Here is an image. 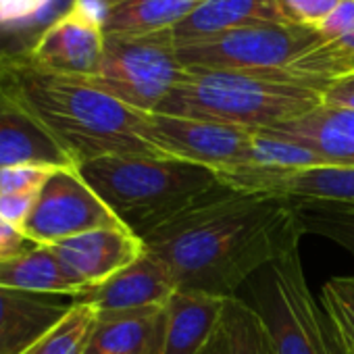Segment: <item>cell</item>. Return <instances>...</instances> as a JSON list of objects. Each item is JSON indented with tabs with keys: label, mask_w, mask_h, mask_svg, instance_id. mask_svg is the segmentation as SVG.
<instances>
[{
	"label": "cell",
	"mask_w": 354,
	"mask_h": 354,
	"mask_svg": "<svg viewBox=\"0 0 354 354\" xmlns=\"http://www.w3.org/2000/svg\"><path fill=\"white\" fill-rule=\"evenodd\" d=\"M96 3H100V5L104 7V5H109V3H113V0H96Z\"/></svg>",
	"instance_id": "36"
},
{
	"label": "cell",
	"mask_w": 354,
	"mask_h": 354,
	"mask_svg": "<svg viewBox=\"0 0 354 354\" xmlns=\"http://www.w3.org/2000/svg\"><path fill=\"white\" fill-rule=\"evenodd\" d=\"M3 65H5V61H3V59H0V69H3Z\"/></svg>",
	"instance_id": "37"
},
{
	"label": "cell",
	"mask_w": 354,
	"mask_h": 354,
	"mask_svg": "<svg viewBox=\"0 0 354 354\" xmlns=\"http://www.w3.org/2000/svg\"><path fill=\"white\" fill-rule=\"evenodd\" d=\"M267 24H288L277 0H207L171 34L175 46H186L232 30Z\"/></svg>",
	"instance_id": "19"
},
{
	"label": "cell",
	"mask_w": 354,
	"mask_h": 354,
	"mask_svg": "<svg viewBox=\"0 0 354 354\" xmlns=\"http://www.w3.org/2000/svg\"><path fill=\"white\" fill-rule=\"evenodd\" d=\"M321 42L317 30L267 24L177 46V57L186 69L201 71H281Z\"/></svg>",
	"instance_id": "7"
},
{
	"label": "cell",
	"mask_w": 354,
	"mask_h": 354,
	"mask_svg": "<svg viewBox=\"0 0 354 354\" xmlns=\"http://www.w3.org/2000/svg\"><path fill=\"white\" fill-rule=\"evenodd\" d=\"M102 13L96 0H77L38 38L26 61L48 73L90 80L104 53Z\"/></svg>",
	"instance_id": "11"
},
{
	"label": "cell",
	"mask_w": 354,
	"mask_h": 354,
	"mask_svg": "<svg viewBox=\"0 0 354 354\" xmlns=\"http://www.w3.org/2000/svg\"><path fill=\"white\" fill-rule=\"evenodd\" d=\"M323 102L344 109H354V75L335 80L323 90Z\"/></svg>",
	"instance_id": "34"
},
{
	"label": "cell",
	"mask_w": 354,
	"mask_h": 354,
	"mask_svg": "<svg viewBox=\"0 0 354 354\" xmlns=\"http://www.w3.org/2000/svg\"><path fill=\"white\" fill-rule=\"evenodd\" d=\"M217 175L232 190L281 196L298 207L354 213V167L327 165L290 173L246 167Z\"/></svg>",
	"instance_id": "10"
},
{
	"label": "cell",
	"mask_w": 354,
	"mask_h": 354,
	"mask_svg": "<svg viewBox=\"0 0 354 354\" xmlns=\"http://www.w3.org/2000/svg\"><path fill=\"white\" fill-rule=\"evenodd\" d=\"M221 327L227 354H277L275 342L259 310L238 296L227 298Z\"/></svg>",
	"instance_id": "24"
},
{
	"label": "cell",
	"mask_w": 354,
	"mask_h": 354,
	"mask_svg": "<svg viewBox=\"0 0 354 354\" xmlns=\"http://www.w3.org/2000/svg\"><path fill=\"white\" fill-rule=\"evenodd\" d=\"M171 30L142 36H106L98 71L86 80L119 102L156 113L186 77Z\"/></svg>",
	"instance_id": "6"
},
{
	"label": "cell",
	"mask_w": 354,
	"mask_h": 354,
	"mask_svg": "<svg viewBox=\"0 0 354 354\" xmlns=\"http://www.w3.org/2000/svg\"><path fill=\"white\" fill-rule=\"evenodd\" d=\"M288 71L321 86L323 90L335 80L354 75V30L339 38L317 44L298 57Z\"/></svg>",
	"instance_id": "23"
},
{
	"label": "cell",
	"mask_w": 354,
	"mask_h": 354,
	"mask_svg": "<svg viewBox=\"0 0 354 354\" xmlns=\"http://www.w3.org/2000/svg\"><path fill=\"white\" fill-rule=\"evenodd\" d=\"M77 0H0V59L26 61L38 38Z\"/></svg>",
	"instance_id": "20"
},
{
	"label": "cell",
	"mask_w": 354,
	"mask_h": 354,
	"mask_svg": "<svg viewBox=\"0 0 354 354\" xmlns=\"http://www.w3.org/2000/svg\"><path fill=\"white\" fill-rule=\"evenodd\" d=\"M48 248L65 273L86 292L133 263L144 252V242L127 227L115 225L65 238Z\"/></svg>",
	"instance_id": "12"
},
{
	"label": "cell",
	"mask_w": 354,
	"mask_h": 354,
	"mask_svg": "<svg viewBox=\"0 0 354 354\" xmlns=\"http://www.w3.org/2000/svg\"><path fill=\"white\" fill-rule=\"evenodd\" d=\"M304 234L292 201L225 186L142 242L169 267L177 288L232 298Z\"/></svg>",
	"instance_id": "1"
},
{
	"label": "cell",
	"mask_w": 354,
	"mask_h": 354,
	"mask_svg": "<svg viewBox=\"0 0 354 354\" xmlns=\"http://www.w3.org/2000/svg\"><path fill=\"white\" fill-rule=\"evenodd\" d=\"M167 308L144 306L96 315L86 354H165Z\"/></svg>",
	"instance_id": "15"
},
{
	"label": "cell",
	"mask_w": 354,
	"mask_h": 354,
	"mask_svg": "<svg viewBox=\"0 0 354 354\" xmlns=\"http://www.w3.org/2000/svg\"><path fill=\"white\" fill-rule=\"evenodd\" d=\"M36 246L38 244H34L28 236H24V232H19L17 227L0 219V261L26 254V252L34 250Z\"/></svg>",
	"instance_id": "33"
},
{
	"label": "cell",
	"mask_w": 354,
	"mask_h": 354,
	"mask_svg": "<svg viewBox=\"0 0 354 354\" xmlns=\"http://www.w3.org/2000/svg\"><path fill=\"white\" fill-rule=\"evenodd\" d=\"M254 277V308L263 317L277 354H342L329 319L306 283L300 242L281 250Z\"/></svg>",
	"instance_id": "5"
},
{
	"label": "cell",
	"mask_w": 354,
	"mask_h": 354,
	"mask_svg": "<svg viewBox=\"0 0 354 354\" xmlns=\"http://www.w3.org/2000/svg\"><path fill=\"white\" fill-rule=\"evenodd\" d=\"M329 160L321 156L319 152L277 138L267 131H257L254 136V167L259 169H269V171H306L315 167H327Z\"/></svg>",
	"instance_id": "26"
},
{
	"label": "cell",
	"mask_w": 354,
	"mask_h": 354,
	"mask_svg": "<svg viewBox=\"0 0 354 354\" xmlns=\"http://www.w3.org/2000/svg\"><path fill=\"white\" fill-rule=\"evenodd\" d=\"M96 315L92 304L73 300L71 310L26 354H86Z\"/></svg>",
	"instance_id": "25"
},
{
	"label": "cell",
	"mask_w": 354,
	"mask_h": 354,
	"mask_svg": "<svg viewBox=\"0 0 354 354\" xmlns=\"http://www.w3.org/2000/svg\"><path fill=\"white\" fill-rule=\"evenodd\" d=\"M298 207V205H296ZM306 234L323 236L354 257V213H339L315 207H298Z\"/></svg>",
	"instance_id": "28"
},
{
	"label": "cell",
	"mask_w": 354,
	"mask_h": 354,
	"mask_svg": "<svg viewBox=\"0 0 354 354\" xmlns=\"http://www.w3.org/2000/svg\"><path fill=\"white\" fill-rule=\"evenodd\" d=\"M175 290L177 283L169 267L144 248L133 263L111 275L106 281L82 292L73 300L92 304L98 313L129 310L144 306H165Z\"/></svg>",
	"instance_id": "13"
},
{
	"label": "cell",
	"mask_w": 354,
	"mask_h": 354,
	"mask_svg": "<svg viewBox=\"0 0 354 354\" xmlns=\"http://www.w3.org/2000/svg\"><path fill=\"white\" fill-rule=\"evenodd\" d=\"M77 171L140 240L225 188L217 171L173 156H102Z\"/></svg>",
	"instance_id": "3"
},
{
	"label": "cell",
	"mask_w": 354,
	"mask_h": 354,
	"mask_svg": "<svg viewBox=\"0 0 354 354\" xmlns=\"http://www.w3.org/2000/svg\"><path fill=\"white\" fill-rule=\"evenodd\" d=\"M321 304L342 354H354V277H331L321 292Z\"/></svg>",
	"instance_id": "27"
},
{
	"label": "cell",
	"mask_w": 354,
	"mask_h": 354,
	"mask_svg": "<svg viewBox=\"0 0 354 354\" xmlns=\"http://www.w3.org/2000/svg\"><path fill=\"white\" fill-rule=\"evenodd\" d=\"M19 165L75 167L48 129L0 88V169Z\"/></svg>",
	"instance_id": "16"
},
{
	"label": "cell",
	"mask_w": 354,
	"mask_h": 354,
	"mask_svg": "<svg viewBox=\"0 0 354 354\" xmlns=\"http://www.w3.org/2000/svg\"><path fill=\"white\" fill-rule=\"evenodd\" d=\"M0 88L48 129L75 167L102 156H165L146 142L150 113L119 102L86 80L13 61L0 69Z\"/></svg>",
	"instance_id": "2"
},
{
	"label": "cell",
	"mask_w": 354,
	"mask_h": 354,
	"mask_svg": "<svg viewBox=\"0 0 354 354\" xmlns=\"http://www.w3.org/2000/svg\"><path fill=\"white\" fill-rule=\"evenodd\" d=\"M207 0H113L104 5L106 36H142L173 30Z\"/></svg>",
	"instance_id": "21"
},
{
	"label": "cell",
	"mask_w": 354,
	"mask_h": 354,
	"mask_svg": "<svg viewBox=\"0 0 354 354\" xmlns=\"http://www.w3.org/2000/svg\"><path fill=\"white\" fill-rule=\"evenodd\" d=\"M55 169L57 167L44 165H19L0 169V194L40 190Z\"/></svg>",
	"instance_id": "30"
},
{
	"label": "cell",
	"mask_w": 354,
	"mask_h": 354,
	"mask_svg": "<svg viewBox=\"0 0 354 354\" xmlns=\"http://www.w3.org/2000/svg\"><path fill=\"white\" fill-rule=\"evenodd\" d=\"M263 131L302 144L325 156L329 165L354 167V109L323 102L298 119Z\"/></svg>",
	"instance_id": "17"
},
{
	"label": "cell",
	"mask_w": 354,
	"mask_h": 354,
	"mask_svg": "<svg viewBox=\"0 0 354 354\" xmlns=\"http://www.w3.org/2000/svg\"><path fill=\"white\" fill-rule=\"evenodd\" d=\"M344 0H277L279 11L288 24L317 30Z\"/></svg>",
	"instance_id": "29"
},
{
	"label": "cell",
	"mask_w": 354,
	"mask_h": 354,
	"mask_svg": "<svg viewBox=\"0 0 354 354\" xmlns=\"http://www.w3.org/2000/svg\"><path fill=\"white\" fill-rule=\"evenodd\" d=\"M198 354H227V342H225V333H223L221 325H219L217 333L211 337V342Z\"/></svg>",
	"instance_id": "35"
},
{
	"label": "cell",
	"mask_w": 354,
	"mask_h": 354,
	"mask_svg": "<svg viewBox=\"0 0 354 354\" xmlns=\"http://www.w3.org/2000/svg\"><path fill=\"white\" fill-rule=\"evenodd\" d=\"M227 298L177 288L167 300L165 354H198L217 333Z\"/></svg>",
	"instance_id": "18"
},
{
	"label": "cell",
	"mask_w": 354,
	"mask_h": 354,
	"mask_svg": "<svg viewBox=\"0 0 354 354\" xmlns=\"http://www.w3.org/2000/svg\"><path fill=\"white\" fill-rule=\"evenodd\" d=\"M0 288L69 298L82 294V288L65 273L48 246H36L26 254L0 261Z\"/></svg>",
	"instance_id": "22"
},
{
	"label": "cell",
	"mask_w": 354,
	"mask_h": 354,
	"mask_svg": "<svg viewBox=\"0 0 354 354\" xmlns=\"http://www.w3.org/2000/svg\"><path fill=\"white\" fill-rule=\"evenodd\" d=\"M38 192L40 190L0 194V219L21 232L26 221H28V217L32 215V209L36 205Z\"/></svg>",
	"instance_id": "31"
},
{
	"label": "cell",
	"mask_w": 354,
	"mask_h": 354,
	"mask_svg": "<svg viewBox=\"0 0 354 354\" xmlns=\"http://www.w3.org/2000/svg\"><path fill=\"white\" fill-rule=\"evenodd\" d=\"M319 104H323V88L288 69H188L156 113L263 131L298 119Z\"/></svg>",
	"instance_id": "4"
},
{
	"label": "cell",
	"mask_w": 354,
	"mask_h": 354,
	"mask_svg": "<svg viewBox=\"0 0 354 354\" xmlns=\"http://www.w3.org/2000/svg\"><path fill=\"white\" fill-rule=\"evenodd\" d=\"M115 225H121L119 219L90 188L77 167H57L40 188L21 232L38 246H50L84 232Z\"/></svg>",
	"instance_id": "9"
},
{
	"label": "cell",
	"mask_w": 354,
	"mask_h": 354,
	"mask_svg": "<svg viewBox=\"0 0 354 354\" xmlns=\"http://www.w3.org/2000/svg\"><path fill=\"white\" fill-rule=\"evenodd\" d=\"M257 131L162 113H150L146 142L165 156L209 167L217 173L254 167Z\"/></svg>",
	"instance_id": "8"
},
{
	"label": "cell",
	"mask_w": 354,
	"mask_h": 354,
	"mask_svg": "<svg viewBox=\"0 0 354 354\" xmlns=\"http://www.w3.org/2000/svg\"><path fill=\"white\" fill-rule=\"evenodd\" d=\"M350 30H354V0H344V3L317 28L323 42L339 38L348 34Z\"/></svg>",
	"instance_id": "32"
},
{
	"label": "cell",
	"mask_w": 354,
	"mask_h": 354,
	"mask_svg": "<svg viewBox=\"0 0 354 354\" xmlns=\"http://www.w3.org/2000/svg\"><path fill=\"white\" fill-rule=\"evenodd\" d=\"M73 306V298L0 288V354H26Z\"/></svg>",
	"instance_id": "14"
}]
</instances>
